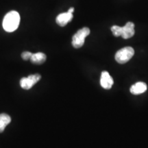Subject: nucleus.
<instances>
[{
    "label": "nucleus",
    "instance_id": "obj_3",
    "mask_svg": "<svg viewBox=\"0 0 148 148\" xmlns=\"http://www.w3.org/2000/svg\"><path fill=\"white\" fill-rule=\"evenodd\" d=\"M90 34V29L88 27H83L79 29L73 35L72 38V45L75 48H79L82 47L85 41V38Z\"/></svg>",
    "mask_w": 148,
    "mask_h": 148
},
{
    "label": "nucleus",
    "instance_id": "obj_13",
    "mask_svg": "<svg viewBox=\"0 0 148 148\" xmlns=\"http://www.w3.org/2000/svg\"><path fill=\"white\" fill-rule=\"evenodd\" d=\"M67 12H69V13L73 14V12H74V8H73V7H71V8H70L69 10H68Z\"/></svg>",
    "mask_w": 148,
    "mask_h": 148
},
{
    "label": "nucleus",
    "instance_id": "obj_4",
    "mask_svg": "<svg viewBox=\"0 0 148 148\" xmlns=\"http://www.w3.org/2000/svg\"><path fill=\"white\" fill-rule=\"evenodd\" d=\"M41 78L40 74L36 73L29 75L27 77H22L20 80V86L25 90H29L36 84Z\"/></svg>",
    "mask_w": 148,
    "mask_h": 148
},
{
    "label": "nucleus",
    "instance_id": "obj_8",
    "mask_svg": "<svg viewBox=\"0 0 148 148\" xmlns=\"http://www.w3.org/2000/svg\"><path fill=\"white\" fill-rule=\"evenodd\" d=\"M147 88V85L145 82H138L131 86L130 92L131 93L134 94V95H139V94L145 92Z\"/></svg>",
    "mask_w": 148,
    "mask_h": 148
},
{
    "label": "nucleus",
    "instance_id": "obj_11",
    "mask_svg": "<svg viewBox=\"0 0 148 148\" xmlns=\"http://www.w3.org/2000/svg\"><path fill=\"white\" fill-rule=\"evenodd\" d=\"M111 31L114 36H120L121 34V27L118 25H113L111 27Z\"/></svg>",
    "mask_w": 148,
    "mask_h": 148
},
{
    "label": "nucleus",
    "instance_id": "obj_12",
    "mask_svg": "<svg viewBox=\"0 0 148 148\" xmlns=\"http://www.w3.org/2000/svg\"><path fill=\"white\" fill-rule=\"evenodd\" d=\"M32 55V53L29 52V51H23V52L21 53V58H23L24 60H30Z\"/></svg>",
    "mask_w": 148,
    "mask_h": 148
},
{
    "label": "nucleus",
    "instance_id": "obj_1",
    "mask_svg": "<svg viewBox=\"0 0 148 148\" xmlns=\"http://www.w3.org/2000/svg\"><path fill=\"white\" fill-rule=\"evenodd\" d=\"M20 23V15L16 11H10L5 14L3 20V27L5 31L12 32L18 28Z\"/></svg>",
    "mask_w": 148,
    "mask_h": 148
},
{
    "label": "nucleus",
    "instance_id": "obj_10",
    "mask_svg": "<svg viewBox=\"0 0 148 148\" xmlns=\"http://www.w3.org/2000/svg\"><path fill=\"white\" fill-rule=\"evenodd\" d=\"M10 121L11 117L8 114H0V132H2L4 130L5 127L10 123Z\"/></svg>",
    "mask_w": 148,
    "mask_h": 148
},
{
    "label": "nucleus",
    "instance_id": "obj_7",
    "mask_svg": "<svg viewBox=\"0 0 148 148\" xmlns=\"http://www.w3.org/2000/svg\"><path fill=\"white\" fill-rule=\"evenodd\" d=\"M72 18H73V14L66 12L58 14L56 18V21L58 25L61 27H64L71 21Z\"/></svg>",
    "mask_w": 148,
    "mask_h": 148
},
{
    "label": "nucleus",
    "instance_id": "obj_2",
    "mask_svg": "<svg viewBox=\"0 0 148 148\" xmlns=\"http://www.w3.org/2000/svg\"><path fill=\"white\" fill-rule=\"evenodd\" d=\"M134 54V50L132 47H125L119 49L116 53L114 58L117 62L120 64H124L128 62L132 58Z\"/></svg>",
    "mask_w": 148,
    "mask_h": 148
},
{
    "label": "nucleus",
    "instance_id": "obj_5",
    "mask_svg": "<svg viewBox=\"0 0 148 148\" xmlns=\"http://www.w3.org/2000/svg\"><path fill=\"white\" fill-rule=\"evenodd\" d=\"M134 24L132 22H127L123 27H121V36L124 39L131 38L134 35Z\"/></svg>",
    "mask_w": 148,
    "mask_h": 148
},
{
    "label": "nucleus",
    "instance_id": "obj_6",
    "mask_svg": "<svg viewBox=\"0 0 148 148\" xmlns=\"http://www.w3.org/2000/svg\"><path fill=\"white\" fill-rule=\"evenodd\" d=\"M114 81L112 77L107 71H103L101 73L100 78V84L105 89H110L113 84Z\"/></svg>",
    "mask_w": 148,
    "mask_h": 148
},
{
    "label": "nucleus",
    "instance_id": "obj_9",
    "mask_svg": "<svg viewBox=\"0 0 148 148\" xmlns=\"http://www.w3.org/2000/svg\"><path fill=\"white\" fill-rule=\"evenodd\" d=\"M46 58V55L45 53L42 52H38L32 53V57L30 58V61L32 63L36 64H40L44 63L45 62Z\"/></svg>",
    "mask_w": 148,
    "mask_h": 148
}]
</instances>
